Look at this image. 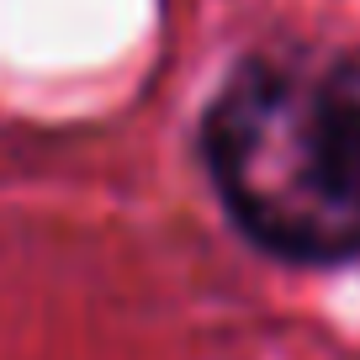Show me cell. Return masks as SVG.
<instances>
[{
	"mask_svg": "<svg viewBox=\"0 0 360 360\" xmlns=\"http://www.w3.org/2000/svg\"><path fill=\"white\" fill-rule=\"evenodd\" d=\"M202 169L228 223L286 265L360 259V58L265 48L202 112Z\"/></svg>",
	"mask_w": 360,
	"mask_h": 360,
	"instance_id": "6da1fadb",
	"label": "cell"
}]
</instances>
